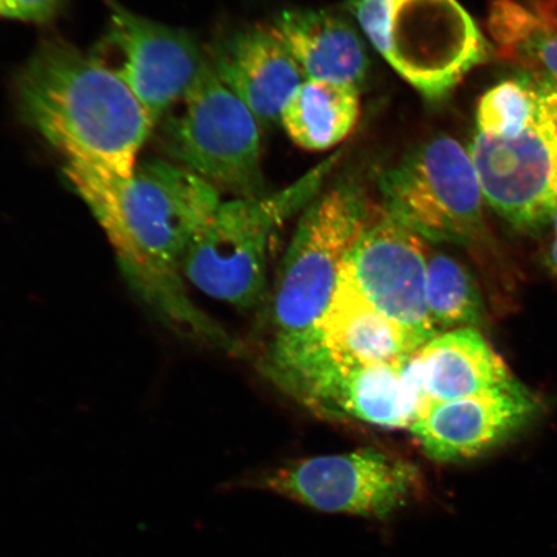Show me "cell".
I'll return each instance as SVG.
<instances>
[{"label": "cell", "instance_id": "cell-1", "mask_svg": "<svg viewBox=\"0 0 557 557\" xmlns=\"http://www.w3.org/2000/svg\"><path fill=\"white\" fill-rule=\"evenodd\" d=\"M64 172L149 310L187 338L234 351L228 334L191 301L183 275L187 249L222 203L219 189L163 158L137 162L128 177L74 162Z\"/></svg>", "mask_w": 557, "mask_h": 557}, {"label": "cell", "instance_id": "cell-2", "mask_svg": "<svg viewBox=\"0 0 557 557\" xmlns=\"http://www.w3.org/2000/svg\"><path fill=\"white\" fill-rule=\"evenodd\" d=\"M21 120L66 162L128 177L156 124L135 95L89 53L41 41L17 75Z\"/></svg>", "mask_w": 557, "mask_h": 557}, {"label": "cell", "instance_id": "cell-3", "mask_svg": "<svg viewBox=\"0 0 557 557\" xmlns=\"http://www.w3.org/2000/svg\"><path fill=\"white\" fill-rule=\"evenodd\" d=\"M410 358L396 364L346 363L326 351L311 326L275 336L263 355L261 369L278 388L313 413L409 430L428 401Z\"/></svg>", "mask_w": 557, "mask_h": 557}, {"label": "cell", "instance_id": "cell-4", "mask_svg": "<svg viewBox=\"0 0 557 557\" xmlns=\"http://www.w3.org/2000/svg\"><path fill=\"white\" fill-rule=\"evenodd\" d=\"M338 159L332 154L282 190L222 201L187 249L186 283L235 309H256L267 295L271 239L311 203Z\"/></svg>", "mask_w": 557, "mask_h": 557}, {"label": "cell", "instance_id": "cell-5", "mask_svg": "<svg viewBox=\"0 0 557 557\" xmlns=\"http://www.w3.org/2000/svg\"><path fill=\"white\" fill-rule=\"evenodd\" d=\"M364 37L430 101L453 92L491 45L458 0H351Z\"/></svg>", "mask_w": 557, "mask_h": 557}, {"label": "cell", "instance_id": "cell-6", "mask_svg": "<svg viewBox=\"0 0 557 557\" xmlns=\"http://www.w3.org/2000/svg\"><path fill=\"white\" fill-rule=\"evenodd\" d=\"M531 75L528 100L468 149L486 203L524 232L557 209V85Z\"/></svg>", "mask_w": 557, "mask_h": 557}, {"label": "cell", "instance_id": "cell-7", "mask_svg": "<svg viewBox=\"0 0 557 557\" xmlns=\"http://www.w3.org/2000/svg\"><path fill=\"white\" fill-rule=\"evenodd\" d=\"M157 145L166 160L236 198L267 194L261 170L260 122L211 64L160 117Z\"/></svg>", "mask_w": 557, "mask_h": 557}, {"label": "cell", "instance_id": "cell-8", "mask_svg": "<svg viewBox=\"0 0 557 557\" xmlns=\"http://www.w3.org/2000/svg\"><path fill=\"white\" fill-rule=\"evenodd\" d=\"M373 211L354 181H339L304 209L271 297L275 336L309 330L323 315Z\"/></svg>", "mask_w": 557, "mask_h": 557}, {"label": "cell", "instance_id": "cell-9", "mask_svg": "<svg viewBox=\"0 0 557 557\" xmlns=\"http://www.w3.org/2000/svg\"><path fill=\"white\" fill-rule=\"evenodd\" d=\"M379 187L383 211L424 240L471 246L485 238L482 185L455 138L416 146L381 174Z\"/></svg>", "mask_w": 557, "mask_h": 557}, {"label": "cell", "instance_id": "cell-10", "mask_svg": "<svg viewBox=\"0 0 557 557\" xmlns=\"http://www.w3.org/2000/svg\"><path fill=\"white\" fill-rule=\"evenodd\" d=\"M256 485L320 512L380 520L423 494L414 463L375 448L296 459L264 473Z\"/></svg>", "mask_w": 557, "mask_h": 557}, {"label": "cell", "instance_id": "cell-11", "mask_svg": "<svg viewBox=\"0 0 557 557\" xmlns=\"http://www.w3.org/2000/svg\"><path fill=\"white\" fill-rule=\"evenodd\" d=\"M89 54L135 95L156 125L208 65L193 34L115 3Z\"/></svg>", "mask_w": 557, "mask_h": 557}, {"label": "cell", "instance_id": "cell-12", "mask_svg": "<svg viewBox=\"0 0 557 557\" xmlns=\"http://www.w3.org/2000/svg\"><path fill=\"white\" fill-rule=\"evenodd\" d=\"M426 240L374 208L341 275L418 345L437 336L426 296Z\"/></svg>", "mask_w": 557, "mask_h": 557}, {"label": "cell", "instance_id": "cell-13", "mask_svg": "<svg viewBox=\"0 0 557 557\" xmlns=\"http://www.w3.org/2000/svg\"><path fill=\"white\" fill-rule=\"evenodd\" d=\"M539 410L537 398L512 380L468 398L428 400L409 431L424 455L434 461H465L517 434Z\"/></svg>", "mask_w": 557, "mask_h": 557}, {"label": "cell", "instance_id": "cell-14", "mask_svg": "<svg viewBox=\"0 0 557 557\" xmlns=\"http://www.w3.org/2000/svg\"><path fill=\"white\" fill-rule=\"evenodd\" d=\"M208 60L220 81L263 124L281 121L285 103L306 81L273 26H250L228 35Z\"/></svg>", "mask_w": 557, "mask_h": 557}, {"label": "cell", "instance_id": "cell-15", "mask_svg": "<svg viewBox=\"0 0 557 557\" xmlns=\"http://www.w3.org/2000/svg\"><path fill=\"white\" fill-rule=\"evenodd\" d=\"M312 331L332 357L351 364L401 363L420 348L400 325L374 309L343 276Z\"/></svg>", "mask_w": 557, "mask_h": 557}, {"label": "cell", "instance_id": "cell-16", "mask_svg": "<svg viewBox=\"0 0 557 557\" xmlns=\"http://www.w3.org/2000/svg\"><path fill=\"white\" fill-rule=\"evenodd\" d=\"M273 26L306 79L360 87L369 59L363 37L347 20L329 11L289 10Z\"/></svg>", "mask_w": 557, "mask_h": 557}, {"label": "cell", "instance_id": "cell-17", "mask_svg": "<svg viewBox=\"0 0 557 557\" xmlns=\"http://www.w3.org/2000/svg\"><path fill=\"white\" fill-rule=\"evenodd\" d=\"M410 359L428 400L468 398L513 380L503 358L476 329L437 334Z\"/></svg>", "mask_w": 557, "mask_h": 557}, {"label": "cell", "instance_id": "cell-18", "mask_svg": "<svg viewBox=\"0 0 557 557\" xmlns=\"http://www.w3.org/2000/svg\"><path fill=\"white\" fill-rule=\"evenodd\" d=\"M486 26L500 58L557 85V0H492Z\"/></svg>", "mask_w": 557, "mask_h": 557}, {"label": "cell", "instance_id": "cell-19", "mask_svg": "<svg viewBox=\"0 0 557 557\" xmlns=\"http://www.w3.org/2000/svg\"><path fill=\"white\" fill-rule=\"evenodd\" d=\"M359 116V87L306 79L285 103L281 122L298 148L319 152L344 143Z\"/></svg>", "mask_w": 557, "mask_h": 557}, {"label": "cell", "instance_id": "cell-20", "mask_svg": "<svg viewBox=\"0 0 557 557\" xmlns=\"http://www.w3.org/2000/svg\"><path fill=\"white\" fill-rule=\"evenodd\" d=\"M426 296L438 334L476 329L484 320L482 295L470 271L447 253H429Z\"/></svg>", "mask_w": 557, "mask_h": 557}, {"label": "cell", "instance_id": "cell-21", "mask_svg": "<svg viewBox=\"0 0 557 557\" xmlns=\"http://www.w3.org/2000/svg\"><path fill=\"white\" fill-rule=\"evenodd\" d=\"M64 0H7L10 18L46 23L52 20L62 9Z\"/></svg>", "mask_w": 557, "mask_h": 557}, {"label": "cell", "instance_id": "cell-22", "mask_svg": "<svg viewBox=\"0 0 557 557\" xmlns=\"http://www.w3.org/2000/svg\"><path fill=\"white\" fill-rule=\"evenodd\" d=\"M548 264L557 274V238H555L552 249H549Z\"/></svg>", "mask_w": 557, "mask_h": 557}, {"label": "cell", "instance_id": "cell-23", "mask_svg": "<svg viewBox=\"0 0 557 557\" xmlns=\"http://www.w3.org/2000/svg\"><path fill=\"white\" fill-rule=\"evenodd\" d=\"M0 17L10 18V10L7 0H0Z\"/></svg>", "mask_w": 557, "mask_h": 557}]
</instances>
